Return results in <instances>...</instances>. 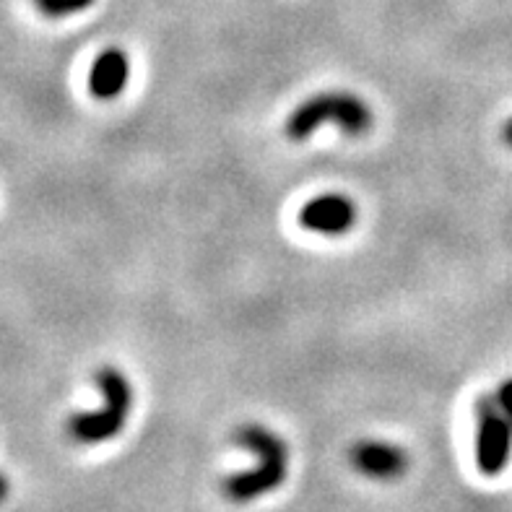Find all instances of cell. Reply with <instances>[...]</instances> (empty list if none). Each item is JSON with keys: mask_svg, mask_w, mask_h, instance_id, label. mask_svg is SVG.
I'll return each instance as SVG.
<instances>
[{"mask_svg": "<svg viewBox=\"0 0 512 512\" xmlns=\"http://www.w3.org/2000/svg\"><path fill=\"white\" fill-rule=\"evenodd\" d=\"M234 440H237V445L258 455V466L253 471H245V474H232L224 481V494L229 500H258V497L284 484L286 468H289V450L276 432L260 427V424H242L234 432Z\"/></svg>", "mask_w": 512, "mask_h": 512, "instance_id": "6da1fadb", "label": "cell"}, {"mask_svg": "<svg viewBox=\"0 0 512 512\" xmlns=\"http://www.w3.org/2000/svg\"><path fill=\"white\" fill-rule=\"evenodd\" d=\"M325 123H336L346 136H364L372 125V110L351 91H323L302 102L286 120V136L305 141Z\"/></svg>", "mask_w": 512, "mask_h": 512, "instance_id": "7a4b0ae2", "label": "cell"}, {"mask_svg": "<svg viewBox=\"0 0 512 512\" xmlns=\"http://www.w3.org/2000/svg\"><path fill=\"white\" fill-rule=\"evenodd\" d=\"M97 385L102 390L104 406L99 411H81L68 419V437L78 445H99L120 435L133 406V388L128 377L115 367H102L97 372Z\"/></svg>", "mask_w": 512, "mask_h": 512, "instance_id": "3957f363", "label": "cell"}, {"mask_svg": "<svg viewBox=\"0 0 512 512\" xmlns=\"http://www.w3.org/2000/svg\"><path fill=\"white\" fill-rule=\"evenodd\" d=\"M512 453V422L500 409L497 398L479 401V435H476V463L487 476L505 471Z\"/></svg>", "mask_w": 512, "mask_h": 512, "instance_id": "277c9868", "label": "cell"}, {"mask_svg": "<svg viewBox=\"0 0 512 512\" xmlns=\"http://www.w3.org/2000/svg\"><path fill=\"white\" fill-rule=\"evenodd\" d=\"M299 221H302V227L310 229V232L336 237V234H346L354 224H357V206H354V201L346 198V195H318V198H312V201L302 208Z\"/></svg>", "mask_w": 512, "mask_h": 512, "instance_id": "5b68a950", "label": "cell"}, {"mask_svg": "<svg viewBox=\"0 0 512 512\" xmlns=\"http://www.w3.org/2000/svg\"><path fill=\"white\" fill-rule=\"evenodd\" d=\"M351 466L372 479H398L409 468V455L393 442L362 440L351 448Z\"/></svg>", "mask_w": 512, "mask_h": 512, "instance_id": "8992f818", "label": "cell"}, {"mask_svg": "<svg viewBox=\"0 0 512 512\" xmlns=\"http://www.w3.org/2000/svg\"><path fill=\"white\" fill-rule=\"evenodd\" d=\"M130 63L123 50H104L89 71V91L97 99H115L128 84Z\"/></svg>", "mask_w": 512, "mask_h": 512, "instance_id": "52a82bcc", "label": "cell"}, {"mask_svg": "<svg viewBox=\"0 0 512 512\" xmlns=\"http://www.w3.org/2000/svg\"><path fill=\"white\" fill-rule=\"evenodd\" d=\"M34 3L47 19H65V16H73V13H81L94 6V0H34Z\"/></svg>", "mask_w": 512, "mask_h": 512, "instance_id": "ba28073f", "label": "cell"}, {"mask_svg": "<svg viewBox=\"0 0 512 512\" xmlns=\"http://www.w3.org/2000/svg\"><path fill=\"white\" fill-rule=\"evenodd\" d=\"M497 403H500V409L505 411L507 416H510L512 422V380H505V383L500 385V390H497Z\"/></svg>", "mask_w": 512, "mask_h": 512, "instance_id": "9c48e42d", "label": "cell"}, {"mask_svg": "<svg viewBox=\"0 0 512 512\" xmlns=\"http://www.w3.org/2000/svg\"><path fill=\"white\" fill-rule=\"evenodd\" d=\"M8 492H11V484H8V479L3 474H0V502L6 500Z\"/></svg>", "mask_w": 512, "mask_h": 512, "instance_id": "30bf717a", "label": "cell"}, {"mask_svg": "<svg viewBox=\"0 0 512 512\" xmlns=\"http://www.w3.org/2000/svg\"><path fill=\"white\" fill-rule=\"evenodd\" d=\"M502 141H505L507 146H512V120H507L505 128H502Z\"/></svg>", "mask_w": 512, "mask_h": 512, "instance_id": "8fae6325", "label": "cell"}]
</instances>
